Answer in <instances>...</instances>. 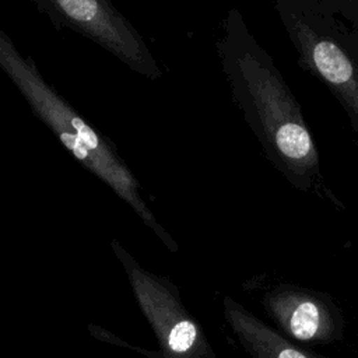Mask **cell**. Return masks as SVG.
<instances>
[{
    "label": "cell",
    "mask_w": 358,
    "mask_h": 358,
    "mask_svg": "<svg viewBox=\"0 0 358 358\" xmlns=\"http://www.w3.org/2000/svg\"><path fill=\"white\" fill-rule=\"evenodd\" d=\"M274 327L303 344H326L343 337V315L326 292L289 282H277L260 298Z\"/></svg>",
    "instance_id": "5"
},
{
    "label": "cell",
    "mask_w": 358,
    "mask_h": 358,
    "mask_svg": "<svg viewBox=\"0 0 358 358\" xmlns=\"http://www.w3.org/2000/svg\"><path fill=\"white\" fill-rule=\"evenodd\" d=\"M0 67L27 101L34 115L52 130L67 151L85 169L108 185L169 252L176 253L179 245L148 207L141 196L140 182L120 158L115 144L78 115L45 80L34 59L21 53L4 32H0Z\"/></svg>",
    "instance_id": "2"
},
{
    "label": "cell",
    "mask_w": 358,
    "mask_h": 358,
    "mask_svg": "<svg viewBox=\"0 0 358 358\" xmlns=\"http://www.w3.org/2000/svg\"><path fill=\"white\" fill-rule=\"evenodd\" d=\"M222 313L234 337L250 358H329L287 338L229 295L222 298Z\"/></svg>",
    "instance_id": "7"
},
{
    "label": "cell",
    "mask_w": 358,
    "mask_h": 358,
    "mask_svg": "<svg viewBox=\"0 0 358 358\" xmlns=\"http://www.w3.org/2000/svg\"><path fill=\"white\" fill-rule=\"evenodd\" d=\"M217 49L232 99L267 159L292 182L309 179L319 157L301 108L238 8L228 10Z\"/></svg>",
    "instance_id": "1"
},
{
    "label": "cell",
    "mask_w": 358,
    "mask_h": 358,
    "mask_svg": "<svg viewBox=\"0 0 358 358\" xmlns=\"http://www.w3.org/2000/svg\"><path fill=\"white\" fill-rule=\"evenodd\" d=\"M57 28L96 43L148 80L162 76L148 45L110 0H34Z\"/></svg>",
    "instance_id": "4"
},
{
    "label": "cell",
    "mask_w": 358,
    "mask_h": 358,
    "mask_svg": "<svg viewBox=\"0 0 358 358\" xmlns=\"http://www.w3.org/2000/svg\"><path fill=\"white\" fill-rule=\"evenodd\" d=\"M302 63L317 74L358 117V71L347 53L312 22L299 0H273Z\"/></svg>",
    "instance_id": "6"
},
{
    "label": "cell",
    "mask_w": 358,
    "mask_h": 358,
    "mask_svg": "<svg viewBox=\"0 0 358 358\" xmlns=\"http://www.w3.org/2000/svg\"><path fill=\"white\" fill-rule=\"evenodd\" d=\"M110 246L143 316L154 331L158 350H141L116 336L115 341L148 358H217L203 324L185 306L179 288L168 277L143 267L116 239H112Z\"/></svg>",
    "instance_id": "3"
}]
</instances>
